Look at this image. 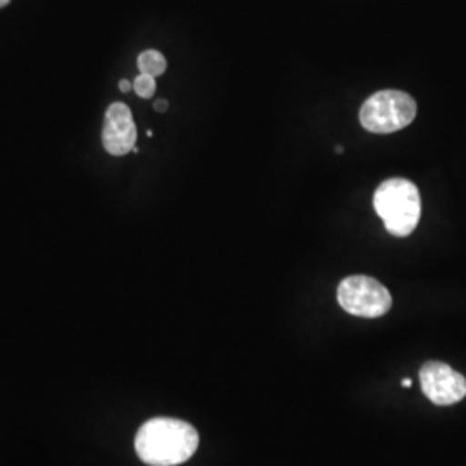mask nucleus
<instances>
[{
  "instance_id": "f257e3e1",
  "label": "nucleus",
  "mask_w": 466,
  "mask_h": 466,
  "mask_svg": "<svg viewBox=\"0 0 466 466\" xmlns=\"http://www.w3.org/2000/svg\"><path fill=\"white\" fill-rule=\"evenodd\" d=\"M199 448V433L175 418H154L135 437L138 458L149 466H177L188 461Z\"/></svg>"
},
{
  "instance_id": "f03ea898",
  "label": "nucleus",
  "mask_w": 466,
  "mask_h": 466,
  "mask_svg": "<svg viewBox=\"0 0 466 466\" xmlns=\"http://www.w3.org/2000/svg\"><path fill=\"white\" fill-rule=\"evenodd\" d=\"M373 208L382 218L387 232L394 237H408L415 232L421 217L418 187L406 178H389L375 190Z\"/></svg>"
},
{
  "instance_id": "7ed1b4c3",
  "label": "nucleus",
  "mask_w": 466,
  "mask_h": 466,
  "mask_svg": "<svg viewBox=\"0 0 466 466\" xmlns=\"http://www.w3.org/2000/svg\"><path fill=\"white\" fill-rule=\"evenodd\" d=\"M417 102L400 90H380L360 109L361 127L370 134H394L410 127L417 117Z\"/></svg>"
},
{
  "instance_id": "20e7f679",
  "label": "nucleus",
  "mask_w": 466,
  "mask_h": 466,
  "mask_svg": "<svg viewBox=\"0 0 466 466\" xmlns=\"http://www.w3.org/2000/svg\"><path fill=\"white\" fill-rule=\"evenodd\" d=\"M337 300L352 317L380 318L392 308V298L387 287L367 275L344 279L337 289Z\"/></svg>"
},
{
  "instance_id": "39448f33",
  "label": "nucleus",
  "mask_w": 466,
  "mask_h": 466,
  "mask_svg": "<svg viewBox=\"0 0 466 466\" xmlns=\"http://www.w3.org/2000/svg\"><path fill=\"white\" fill-rule=\"evenodd\" d=\"M423 394L437 406H451L466 396V379L441 361H429L420 370Z\"/></svg>"
},
{
  "instance_id": "423d86ee",
  "label": "nucleus",
  "mask_w": 466,
  "mask_h": 466,
  "mask_svg": "<svg viewBox=\"0 0 466 466\" xmlns=\"http://www.w3.org/2000/svg\"><path fill=\"white\" fill-rule=\"evenodd\" d=\"M137 144V127L127 104L115 102L107 107L102 128V146L111 156H127Z\"/></svg>"
},
{
  "instance_id": "0eeeda50",
  "label": "nucleus",
  "mask_w": 466,
  "mask_h": 466,
  "mask_svg": "<svg viewBox=\"0 0 466 466\" xmlns=\"http://www.w3.org/2000/svg\"><path fill=\"white\" fill-rule=\"evenodd\" d=\"M137 66L140 69V73L156 78L165 75L167 67V57L159 50H144L137 59Z\"/></svg>"
},
{
  "instance_id": "6e6552de",
  "label": "nucleus",
  "mask_w": 466,
  "mask_h": 466,
  "mask_svg": "<svg viewBox=\"0 0 466 466\" xmlns=\"http://www.w3.org/2000/svg\"><path fill=\"white\" fill-rule=\"evenodd\" d=\"M134 90L138 97L142 99H150L156 92V78L150 75L140 73L134 82Z\"/></svg>"
},
{
  "instance_id": "1a4fd4ad",
  "label": "nucleus",
  "mask_w": 466,
  "mask_h": 466,
  "mask_svg": "<svg viewBox=\"0 0 466 466\" xmlns=\"http://www.w3.org/2000/svg\"><path fill=\"white\" fill-rule=\"evenodd\" d=\"M154 109H156V111H157V113H167V100H165V99L156 100V104H154Z\"/></svg>"
},
{
  "instance_id": "9d476101",
  "label": "nucleus",
  "mask_w": 466,
  "mask_h": 466,
  "mask_svg": "<svg viewBox=\"0 0 466 466\" xmlns=\"http://www.w3.org/2000/svg\"><path fill=\"white\" fill-rule=\"evenodd\" d=\"M132 88H134V84H130L128 80H121V82H119V90H121V92L127 94V92H130Z\"/></svg>"
},
{
  "instance_id": "9b49d317",
  "label": "nucleus",
  "mask_w": 466,
  "mask_h": 466,
  "mask_svg": "<svg viewBox=\"0 0 466 466\" xmlns=\"http://www.w3.org/2000/svg\"><path fill=\"white\" fill-rule=\"evenodd\" d=\"M402 387H406V389H410L411 387V380L410 379H406L404 382H402Z\"/></svg>"
},
{
  "instance_id": "f8f14e48",
  "label": "nucleus",
  "mask_w": 466,
  "mask_h": 466,
  "mask_svg": "<svg viewBox=\"0 0 466 466\" xmlns=\"http://www.w3.org/2000/svg\"><path fill=\"white\" fill-rule=\"evenodd\" d=\"M9 2H11V0H0V9H2V7H5Z\"/></svg>"
}]
</instances>
